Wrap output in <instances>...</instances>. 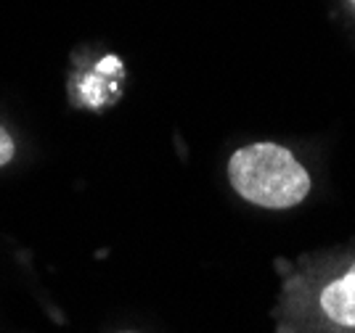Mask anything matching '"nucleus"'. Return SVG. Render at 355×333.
I'll return each mask as SVG.
<instances>
[{
    "instance_id": "1",
    "label": "nucleus",
    "mask_w": 355,
    "mask_h": 333,
    "mask_svg": "<svg viewBox=\"0 0 355 333\" xmlns=\"http://www.w3.org/2000/svg\"><path fill=\"white\" fill-rule=\"evenodd\" d=\"M228 180L241 199L263 209H292L311 193V174L276 143L239 148L228 161Z\"/></svg>"
},
{
    "instance_id": "2",
    "label": "nucleus",
    "mask_w": 355,
    "mask_h": 333,
    "mask_svg": "<svg viewBox=\"0 0 355 333\" xmlns=\"http://www.w3.org/2000/svg\"><path fill=\"white\" fill-rule=\"evenodd\" d=\"M321 307L334 323L355 328V264L342 278L326 286L321 294Z\"/></svg>"
},
{
    "instance_id": "4",
    "label": "nucleus",
    "mask_w": 355,
    "mask_h": 333,
    "mask_svg": "<svg viewBox=\"0 0 355 333\" xmlns=\"http://www.w3.org/2000/svg\"><path fill=\"white\" fill-rule=\"evenodd\" d=\"M353 3H355V0H353Z\"/></svg>"
},
{
    "instance_id": "3",
    "label": "nucleus",
    "mask_w": 355,
    "mask_h": 333,
    "mask_svg": "<svg viewBox=\"0 0 355 333\" xmlns=\"http://www.w3.org/2000/svg\"><path fill=\"white\" fill-rule=\"evenodd\" d=\"M14 141H11V135L6 127H0V167H6L8 161L14 159Z\"/></svg>"
}]
</instances>
